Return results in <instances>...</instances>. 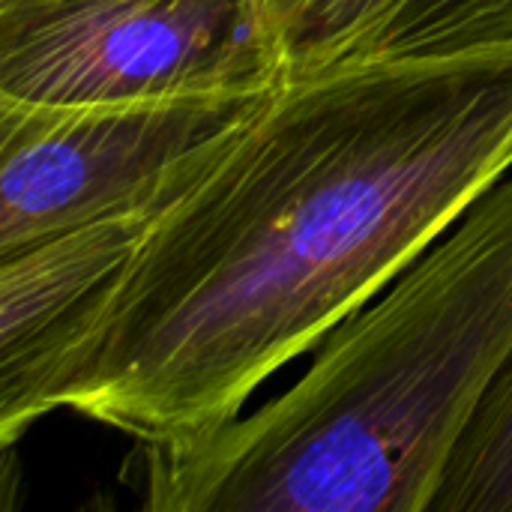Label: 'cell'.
<instances>
[{"label": "cell", "mask_w": 512, "mask_h": 512, "mask_svg": "<svg viewBox=\"0 0 512 512\" xmlns=\"http://www.w3.org/2000/svg\"><path fill=\"white\" fill-rule=\"evenodd\" d=\"M510 168L512 45L285 78L210 144L0 441L60 408L138 447L207 438Z\"/></svg>", "instance_id": "obj_1"}, {"label": "cell", "mask_w": 512, "mask_h": 512, "mask_svg": "<svg viewBox=\"0 0 512 512\" xmlns=\"http://www.w3.org/2000/svg\"><path fill=\"white\" fill-rule=\"evenodd\" d=\"M512 360V177L486 189L288 393L201 441L138 447L156 512H429Z\"/></svg>", "instance_id": "obj_2"}, {"label": "cell", "mask_w": 512, "mask_h": 512, "mask_svg": "<svg viewBox=\"0 0 512 512\" xmlns=\"http://www.w3.org/2000/svg\"><path fill=\"white\" fill-rule=\"evenodd\" d=\"M261 0H0V96L42 105L267 93Z\"/></svg>", "instance_id": "obj_3"}, {"label": "cell", "mask_w": 512, "mask_h": 512, "mask_svg": "<svg viewBox=\"0 0 512 512\" xmlns=\"http://www.w3.org/2000/svg\"><path fill=\"white\" fill-rule=\"evenodd\" d=\"M267 93L90 105L0 96V255L159 201Z\"/></svg>", "instance_id": "obj_4"}, {"label": "cell", "mask_w": 512, "mask_h": 512, "mask_svg": "<svg viewBox=\"0 0 512 512\" xmlns=\"http://www.w3.org/2000/svg\"><path fill=\"white\" fill-rule=\"evenodd\" d=\"M195 165L159 201L48 234L0 255V432L12 426L42 369L126 273L156 213L183 189Z\"/></svg>", "instance_id": "obj_5"}, {"label": "cell", "mask_w": 512, "mask_h": 512, "mask_svg": "<svg viewBox=\"0 0 512 512\" xmlns=\"http://www.w3.org/2000/svg\"><path fill=\"white\" fill-rule=\"evenodd\" d=\"M411 0H261L285 78L363 57Z\"/></svg>", "instance_id": "obj_6"}, {"label": "cell", "mask_w": 512, "mask_h": 512, "mask_svg": "<svg viewBox=\"0 0 512 512\" xmlns=\"http://www.w3.org/2000/svg\"><path fill=\"white\" fill-rule=\"evenodd\" d=\"M429 512H512V360L456 447Z\"/></svg>", "instance_id": "obj_7"}, {"label": "cell", "mask_w": 512, "mask_h": 512, "mask_svg": "<svg viewBox=\"0 0 512 512\" xmlns=\"http://www.w3.org/2000/svg\"><path fill=\"white\" fill-rule=\"evenodd\" d=\"M512 45V0H411L369 54H444Z\"/></svg>", "instance_id": "obj_8"}]
</instances>
